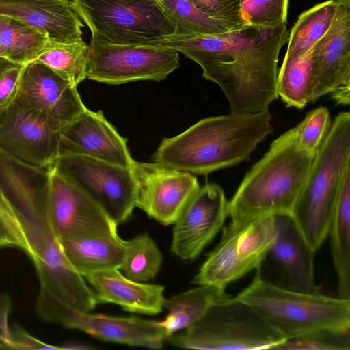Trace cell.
Returning a JSON list of instances; mask_svg holds the SVG:
<instances>
[{
	"label": "cell",
	"mask_w": 350,
	"mask_h": 350,
	"mask_svg": "<svg viewBox=\"0 0 350 350\" xmlns=\"http://www.w3.org/2000/svg\"><path fill=\"white\" fill-rule=\"evenodd\" d=\"M275 236L274 216L239 225L230 222L222 228L220 241L208 254L192 283L226 288L262 267Z\"/></svg>",
	"instance_id": "obj_9"
},
{
	"label": "cell",
	"mask_w": 350,
	"mask_h": 350,
	"mask_svg": "<svg viewBox=\"0 0 350 350\" xmlns=\"http://www.w3.org/2000/svg\"><path fill=\"white\" fill-rule=\"evenodd\" d=\"M18 94L57 131L88 109L76 86L36 60L25 65Z\"/></svg>",
	"instance_id": "obj_17"
},
{
	"label": "cell",
	"mask_w": 350,
	"mask_h": 350,
	"mask_svg": "<svg viewBox=\"0 0 350 350\" xmlns=\"http://www.w3.org/2000/svg\"><path fill=\"white\" fill-rule=\"evenodd\" d=\"M350 166V113L338 114L315 154L291 217L317 252L328 231L342 178Z\"/></svg>",
	"instance_id": "obj_6"
},
{
	"label": "cell",
	"mask_w": 350,
	"mask_h": 350,
	"mask_svg": "<svg viewBox=\"0 0 350 350\" xmlns=\"http://www.w3.org/2000/svg\"><path fill=\"white\" fill-rule=\"evenodd\" d=\"M229 217V201L220 186L200 187L174 223L170 251L183 260L196 259Z\"/></svg>",
	"instance_id": "obj_16"
},
{
	"label": "cell",
	"mask_w": 350,
	"mask_h": 350,
	"mask_svg": "<svg viewBox=\"0 0 350 350\" xmlns=\"http://www.w3.org/2000/svg\"><path fill=\"white\" fill-rule=\"evenodd\" d=\"M8 247L23 250L25 243L16 216L0 197V248Z\"/></svg>",
	"instance_id": "obj_37"
},
{
	"label": "cell",
	"mask_w": 350,
	"mask_h": 350,
	"mask_svg": "<svg viewBox=\"0 0 350 350\" xmlns=\"http://www.w3.org/2000/svg\"><path fill=\"white\" fill-rule=\"evenodd\" d=\"M24 66L0 57V113L17 96Z\"/></svg>",
	"instance_id": "obj_36"
},
{
	"label": "cell",
	"mask_w": 350,
	"mask_h": 350,
	"mask_svg": "<svg viewBox=\"0 0 350 350\" xmlns=\"http://www.w3.org/2000/svg\"><path fill=\"white\" fill-rule=\"evenodd\" d=\"M59 243L66 258L81 276L120 268L124 241L118 234L84 237L62 241Z\"/></svg>",
	"instance_id": "obj_23"
},
{
	"label": "cell",
	"mask_w": 350,
	"mask_h": 350,
	"mask_svg": "<svg viewBox=\"0 0 350 350\" xmlns=\"http://www.w3.org/2000/svg\"><path fill=\"white\" fill-rule=\"evenodd\" d=\"M331 125L330 113L327 107L320 106L310 111L304 120L294 127L299 146L314 156Z\"/></svg>",
	"instance_id": "obj_33"
},
{
	"label": "cell",
	"mask_w": 350,
	"mask_h": 350,
	"mask_svg": "<svg viewBox=\"0 0 350 350\" xmlns=\"http://www.w3.org/2000/svg\"><path fill=\"white\" fill-rule=\"evenodd\" d=\"M83 277L92 286L98 304H115L127 312L144 315H155L163 309L165 297L162 285L134 281L118 269L90 273Z\"/></svg>",
	"instance_id": "obj_22"
},
{
	"label": "cell",
	"mask_w": 350,
	"mask_h": 350,
	"mask_svg": "<svg viewBox=\"0 0 350 350\" xmlns=\"http://www.w3.org/2000/svg\"><path fill=\"white\" fill-rule=\"evenodd\" d=\"M175 27L173 36L194 38L229 31L224 26L197 9L187 0H159Z\"/></svg>",
	"instance_id": "obj_31"
},
{
	"label": "cell",
	"mask_w": 350,
	"mask_h": 350,
	"mask_svg": "<svg viewBox=\"0 0 350 350\" xmlns=\"http://www.w3.org/2000/svg\"><path fill=\"white\" fill-rule=\"evenodd\" d=\"M312 49L301 56L284 57L278 72L277 94L288 107L301 109L310 103Z\"/></svg>",
	"instance_id": "obj_28"
},
{
	"label": "cell",
	"mask_w": 350,
	"mask_h": 350,
	"mask_svg": "<svg viewBox=\"0 0 350 350\" xmlns=\"http://www.w3.org/2000/svg\"><path fill=\"white\" fill-rule=\"evenodd\" d=\"M131 169L137 185V208L163 225L174 224L200 187L193 174L155 162L135 161Z\"/></svg>",
	"instance_id": "obj_14"
},
{
	"label": "cell",
	"mask_w": 350,
	"mask_h": 350,
	"mask_svg": "<svg viewBox=\"0 0 350 350\" xmlns=\"http://www.w3.org/2000/svg\"><path fill=\"white\" fill-rule=\"evenodd\" d=\"M0 15L42 30L52 42L83 40L84 25L70 0H0Z\"/></svg>",
	"instance_id": "obj_21"
},
{
	"label": "cell",
	"mask_w": 350,
	"mask_h": 350,
	"mask_svg": "<svg viewBox=\"0 0 350 350\" xmlns=\"http://www.w3.org/2000/svg\"><path fill=\"white\" fill-rule=\"evenodd\" d=\"M64 327L85 332L103 341L153 349L163 348L169 336L158 321L90 312H72Z\"/></svg>",
	"instance_id": "obj_19"
},
{
	"label": "cell",
	"mask_w": 350,
	"mask_h": 350,
	"mask_svg": "<svg viewBox=\"0 0 350 350\" xmlns=\"http://www.w3.org/2000/svg\"><path fill=\"white\" fill-rule=\"evenodd\" d=\"M49 195L10 206L19 224L24 251L31 259L40 288L36 309L44 320L59 324L70 311L91 312L95 294L66 258L48 215Z\"/></svg>",
	"instance_id": "obj_2"
},
{
	"label": "cell",
	"mask_w": 350,
	"mask_h": 350,
	"mask_svg": "<svg viewBox=\"0 0 350 350\" xmlns=\"http://www.w3.org/2000/svg\"><path fill=\"white\" fill-rule=\"evenodd\" d=\"M162 261V253L154 239L146 233L140 234L124 241L120 271L131 280L146 282L157 275Z\"/></svg>",
	"instance_id": "obj_30"
},
{
	"label": "cell",
	"mask_w": 350,
	"mask_h": 350,
	"mask_svg": "<svg viewBox=\"0 0 350 350\" xmlns=\"http://www.w3.org/2000/svg\"><path fill=\"white\" fill-rule=\"evenodd\" d=\"M277 350H349L350 330H321L287 340Z\"/></svg>",
	"instance_id": "obj_34"
},
{
	"label": "cell",
	"mask_w": 350,
	"mask_h": 350,
	"mask_svg": "<svg viewBox=\"0 0 350 350\" xmlns=\"http://www.w3.org/2000/svg\"><path fill=\"white\" fill-rule=\"evenodd\" d=\"M288 38L286 23L271 27L245 25L217 35L171 36L160 45L199 64L203 77L223 91L230 113L246 114L267 111L278 98V56Z\"/></svg>",
	"instance_id": "obj_1"
},
{
	"label": "cell",
	"mask_w": 350,
	"mask_h": 350,
	"mask_svg": "<svg viewBox=\"0 0 350 350\" xmlns=\"http://www.w3.org/2000/svg\"><path fill=\"white\" fill-rule=\"evenodd\" d=\"M289 0H240L246 25L271 27L286 23Z\"/></svg>",
	"instance_id": "obj_32"
},
{
	"label": "cell",
	"mask_w": 350,
	"mask_h": 350,
	"mask_svg": "<svg viewBox=\"0 0 350 350\" xmlns=\"http://www.w3.org/2000/svg\"><path fill=\"white\" fill-rule=\"evenodd\" d=\"M285 341L251 306L231 297L166 339L176 347L202 350L275 349Z\"/></svg>",
	"instance_id": "obj_7"
},
{
	"label": "cell",
	"mask_w": 350,
	"mask_h": 350,
	"mask_svg": "<svg viewBox=\"0 0 350 350\" xmlns=\"http://www.w3.org/2000/svg\"><path fill=\"white\" fill-rule=\"evenodd\" d=\"M226 288L203 284L165 298L163 308L167 311L160 321L169 336L191 325L214 305L230 297Z\"/></svg>",
	"instance_id": "obj_25"
},
{
	"label": "cell",
	"mask_w": 350,
	"mask_h": 350,
	"mask_svg": "<svg viewBox=\"0 0 350 350\" xmlns=\"http://www.w3.org/2000/svg\"><path fill=\"white\" fill-rule=\"evenodd\" d=\"M336 1L328 0L304 11L288 33L285 58L301 56L310 51L329 29Z\"/></svg>",
	"instance_id": "obj_27"
},
{
	"label": "cell",
	"mask_w": 350,
	"mask_h": 350,
	"mask_svg": "<svg viewBox=\"0 0 350 350\" xmlns=\"http://www.w3.org/2000/svg\"><path fill=\"white\" fill-rule=\"evenodd\" d=\"M269 110L202 119L183 133L164 138L153 162L182 172L207 175L250 159L258 144L273 131Z\"/></svg>",
	"instance_id": "obj_3"
},
{
	"label": "cell",
	"mask_w": 350,
	"mask_h": 350,
	"mask_svg": "<svg viewBox=\"0 0 350 350\" xmlns=\"http://www.w3.org/2000/svg\"><path fill=\"white\" fill-rule=\"evenodd\" d=\"M12 308V299L7 293L0 294V349H11L8 319Z\"/></svg>",
	"instance_id": "obj_39"
},
{
	"label": "cell",
	"mask_w": 350,
	"mask_h": 350,
	"mask_svg": "<svg viewBox=\"0 0 350 350\" xmlns=\"http://www.w3.org/2000/svg\"><path fill=\"white\" fill-rule=\"evenodd\" d=\"M58 133L59 155H83L132 168L135 160L127 139L119 134L101 110L87 109Z\"/></svg>",
	"instance_id": "obj_18"
},
{
	"label": "cell",
	"mask_w": 350,
	"mask_h": 350,
	"mask_svg": "<svg viewBox=\"0 0 350 350\" xmlns=\"http://www.w3.org/2000/svg\"><path fill=\"white\" fill-rule=\"evenodd\" d=\"M0 150L27 165L49 170L59 156V133L18 94L0 113Z\"/></svg>",
	"instance_id": "obj_12"
},
{
	"label": "cell",
	"mask_w": 350,
	"mask_h": 350,
	"mask_svg": "<svg viewBox=\"0 0 350 350\" xmlns=\"http://www.w3.org/2000/svg\"><path fill=\"white\" fill-rule=\"evenodd\" d=\"M48 215L59 241L118 234L117 226L88 196L53 168Z\"/></svg>",
	"instance_id": "obj_15"
},
{
	"label": "cell",
	"mask_w": 350,
	"mask_h": 350,
	"mask_svg": "<svg viewBox=\"0 0 350 350\" xmlns=\"http://www.w3.org/2000/svg\"><path fill=\"white\" fill-rule=\"evenodd\" d=\"M0 57H5L4 52L2 49V48L1 47V46H0Z\"/></svg>",
	"instance_id": "obj_40"
},
{
	"label": "cell",
	"mask_w": 350,
	"mask_h": 350,
	"mask_svg": "<svg viewBox=\"0 0 350 350\" xmlns=\"http://www.w3.org/2000/svg\"><path fill=\"white\" fill-rule=\"evenodd\" d=\"M314 157L299 146L294 128L278 137L229 201L230 222L239 225L276 215H291Z\"/></svg>",
	"instance_id": "obj_4"
},
{
	"label": "cell",
	"mask_w": 350,
	"mask_h": 350,
	"mask_svg": "<svg viewBox=\"0 0 350 350\" xmlns=\"http://www.w3.org/2000/svg\"><path fill=\"white\" fill-rule=\"evenodd\" d=\"M197 9L224 26L229 31L246 25L241 16L240 0H187Z\"/></svg>",
	"instance_id": "obj_35"
},
{
	"label": "cell",
	"mask_w": 350,
	"mask_h": 350,
	"mask_svg": "<svg viewBox=\"0 0 350 350\" xmlns=\"http://www.w3.org/2000/svg\"><path fill=\"white\" fill-rule=\"evenodd\" d=\"M276 236L268 255L283 272L288 289L318 294L314 281V251L290 215H274Z\"/></svg>",
	"instance_id": "obj_20"
},
{
	"label": "cell",
	"mask_w": 350,
	"mask_h": 350,
	"mask_svg": "<svg viewBox=\"0 0 350 350\" xmlns=\"http://www.w3.org/2000/svg\"><path fill=\"white\" fill-rule=\"evenodd\" d=\"M10 344L11 349H70L68 344L55 346L43 342L18 325L11 329Z\"/></svg>",
	"instance_id": "obj_38"
},
{
	"label": "cell",
	"mask_w": 350,
	"mask_h": 350,
	"mask_svg": "<svg viewBox=\"0 0 350 350\" xmlns=\"http://www.w3.org/2000/svg\"><path fill=\"white\" fill-rule=\"evenodd\" d=\"M336 1L332 25L312 49L310 103L329 94L336 103L349 104L350 0Z\"/></svg>",
	"instance_id": "obj_13"
},
{
	"label": "cell",
	"mask_w": 350,
	"mask_h": 350,
	"mask_svg": "<svg viewBox=\"0 0 350 350\" xmlns=\"http://www.w3.org/2000/svg\"><path fill=\"white\" fill-rule=\"evenodd\" d=\"M36 60L77 87L86 79L88 45L83 40L51 42Z\"/></svg>",
	"instance_id": "obj_29"
},
{
	"label": "cell",
	"mask_w": 350,
	"mask_h": 350,
	"mask_svg": "<svg viewBox=\"0 0 350 350\" xmlns=\"http://www.w3.org/2000/svg\"><path fill=\"white\" fill-rule=\"evenodd\" d=\"M234 298L251 306L286 340L321 330H350V299L294 291L262 279L256 269Z\"/></svg>",
	"instance_id": "obj_5"
},
{
	"label": "cell",
	"mask_w": 350,
	"mask_h": 350,
	"mask_svg": "<svg viewBox=\"0 0 350 350\" xmlns=\"http://www.w3.org/2000/svg\"><path fill=\"white\" fill-rule=\"evenodd\" d=\"M53 169L88 196L117 225L137 208V185L131 168L66 154L59 156Z\"/></svg>",
	"instance_id": "obj_10"
},
{
	"label": "cell",
	"mask_w": 350,
	"mask_h": 350,
	"mask_svg": "<svg viewBox=\"0 0 350 350\" xmlns=\"http://www.w3.org/2000/svg\"><path fill=\"white\" fill-rule=\"evenodd\" d=\"M51 42L42 30L17 18L0 15V46L8 59L25 65L36 60Z\"/></svg>",
	"instance_id": "obj_26"
},
{
	"label": "cell",
	"mask_w": 350,
	"mask_h": 350,
	"mask_svg": "<svg viewBox=\"0 0 350 350\" xmlns=\"http://www.w3.org/2000/svg\"><path fill=\"white\" fill-rule=\"evenodd\" d=\"M179 67L178 52L152 44H113L91 39L86 78L108 85L161 81Z\"/></svg>",
	"instance_id": "obj_11"
},
{
	"label": "cell",
	"mask_w": 350,
	"mask_h": 350,
	"mask_svg": "<svg viewBox=\"0 0 350 350\" xmlns=\"http://www.w3.org/2000/svg\"><path fill=\"white\" fill-rule=\"evenodd\" d=\"M92 40L113 44L160 45L175 27L159 0H72Z\"/></svg>",
	"instance_id": "obj_8"
},
{
	"label": "cell",
	"mask_w": 350,
	"mask_h": 350,
	"mask_svg": "<svg viewBox=\"0 0 350 350\" xmlns=\"http://www.w3.org/2000/svg\"><path fill=\"white\" fill-rule=\"evenodd\" d=\"M338 297L350 299V166L344 174L328 231Z\"/></svg>",
	"instance_id": "obj_24"
}]
</instances>
